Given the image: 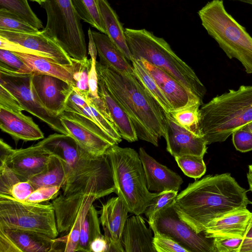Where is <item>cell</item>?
<instances>
[{
  "mask_svg": "<svg viewBox=\"0 0 252 252\" xmlns=\"http://www.w3.org/2000/svg\"><path fill=\"white\" fill-rule=\"evenodd\" d=\"M51 154L35 144L26 148L14 149L5 163L22 181H28L46 167Z\"/></svg>",
  "mask_w": 252,
  "mask_h": 252,
  "instance_id": "obj_20",
  "label": "cell"
},
{
  "mask_svg": "<svg viewBox=\"0 0 252 252\" xmlns=\"http://www.w3.org/2000/svg\"><path fill=\"white\" fill-rule=\"evenodd\" d=\"M132 65L135 76L158 102L163 111L166 113L172 111L169 101L142 62L140 60L134 59L132 62Z\"/></svg>",
  "mask_w": 252,
  "mask_h": 252,
  "instance_id": "obj_31",
  "label": "cell"
},
{
  "mask_svg": "<svg viewBox=\"0 0 252 252\" xmlns=\"http://www.w3.org/2000/svg\"><path fill=\"white\" fill-rule=\"evenodd\" d=\"M148 223L153 232L167 235L189 252H217L214 238L207 237L204 231H195L180 218L173 204L158 212Z\"/></svg>",
  "mask_w": 252,
  "mask_h": 252,
  "instance_id": "obj_11",
  "label": "cell"
},
{
  "mask_svg": "<svg viewBox=\"0 0 252 252\" xmlns=\"http://www.w3.org/2000/svg\"><path fill=\"white\" fill-rule=\"evenodd\" d=\"M0 108L16 112H21L24 110L15 96L1 84H0Z\"/></svg>",
  "mask_w": 252,
  "mask_h": 252,
  "instance_id": "obj_43",
  "label": "cell"
},
{
  "mask_svg": "<svg viewBox=\"0 0 252 252\" xmlns=\"http://www.w3.org/2000/svg\"><path fill=\"white\" fill-rule=\"evenodd\" d=\"M202 25L230 59L252 73V37L225 10L222 0L208 2L198 12Z\"/></svg>",
  "mask_w": 252,
  "mask_h": 252,
  "instance_id": "obj_7",
  "label": "cell"
},
{
  "mask_svg": "<svg viewBox=\"0 0 252 252\" xmlns=\"http://www.w3.org/2000/svg\"><path fill=\"white\" fill-rule=\"evenodd\" d=\"M252 214L247 208L235 211L211 222L204 232L209 238H243Z\"/></svg>",
  "mask_w": 252,
  "mask_h": 252,
  "instance_id": "obj_24",
  "label": "cell"
},
{
  "mask_svg": "<svg viewBox=\"0 0 252 252\" xmlns=\"http://www.w3.org/2000/svg\"><path fill=\"white\" fill-rule=\"evenodd\" d=\"M0 8L14 13L38 29L43 27L42 22L30 6L28 0H0Z\"/></svg>",
  "mask_w": 252,
  "mask_h": 252,
  "instance_id": "obj_34",
  "label": "cell"
},
{
  "mask_svg": "<svg viewBox=\"0 0 252 252\" xmlns=\"http://www.w3.org/2000/svg\"><path fill=\"white\" fill-rule=\"evenodd\" d=\"M96 0L106 30V34L127 60L132 62L134 59L127 44L125 29L117 14L107 0Z\"/></svg>",
  "mask_w": 252,
  "mask_h": 252,
  "instance_id": "obj_28",
  "label": "cell"
},
{
  "mask_svg": "<svg viewBox=\"0 0 252 252\" xmlns=\"http://www.w3.org/2000/svg\"><path fill=\"white\" fill-rule=\"evenodd\" d=\"M21 181L5 162L0 163V195L10 196L13 187Z\"/></svg>",
  "mask_w": 252,
  "mask_h": 252,
  "instance_id": "obj_39",
  "label": "cell"
},
{
  "mask_svg": "<svg viewBox=\"0 0 252 252\" xmlns=\"http://www.w3.org/2000/svg\"><path fill=\"white\" fill-rule=\"evenodd\" d=\"M113 174L115 191L126 203L129 213L140 215L158 192L148 189L145 175L139 154L130 148L117 144L106 152Z\"/></svg>",
  "mask_w": 252,
  "mask_h": 252,
  "instance_id": "obj_6",
  "label": "cell"
},
{
  "mask_svg": "<svg viewBox=\"0 0 252 252\" xmlns=\"http://www.w3.org/2000/svg\"><path fill=\"white\" fill-rule=\"evenodd\" d=\"M243 127L252 132V122H250Z\"/></svg>",
  "mask_w": 252,
  "mask_h": 252,
  "instance_id": "obj_53",
  "label": "cell"
},
{
  "mask_svg": "<svg viewBox=\"0 0 252 252\" xmlns=\"http://www.w3.org/2000/svg\"><path fill=\"white\" fill-rule=\"evenodd\" d=\"M184 173L187 176L197 179L201 178L206 172V166L203 157L187 155L174 157Z\"/></svg>",
  "mask_w": 252,
  "mask_h": 252,
  "instance_id": "obj_36",
  "label": "cell"
},
{
  "mask_svg": "<svg viewBox=\"0 0 252 252\" xmlns=\"http://www.w3.org/2000/svg\"><path fill=\"white\" fill-rule=\"evenodd\" d=\"M239 252H252V214L243 237Z\"/></svg>",
  "mask_w": 252,
  "mask_h": 252,
  "instance_id": "obj_49",
  "label": "cell"
},
{
  "mask_svg": "<svg viewBox=\"0 0 252 252\" xmlns=\"http://www.w3.org/2000/svg\"><path fill=\"white\" fill-rule=\"evenodd\" d=\"M98 77L130 118L138 139L158 146L164 137L165 112L133 73H123L96 62Z\"/></svg>",
  "mask_w": 252,
  "mask_h": 252,
  "instance_id": "obj_3",
  "label": "cell"
},
{
  "mask_svg": "<svg viewBox=\"0 0 252 252\" xmlns=\"http://www.w3.org/2000/svg\"><path fill=\"white\" fill-rule=\"evenodd\" d=\"M153 244L156 252H189V251L166 235L154 232Z\"/></svg>",
  "mask_w": 252,
  "mask_h": 252,
  "instance_id": "obj_40",
  "label": "cell"
},
{
  "mask_svg": "<svg viewBox=\"0 0 252 252\" xmlns=\"http://www.w3.org/2000/svg\"><path fill=\"white\" fill-rule=\"evenodd\" d=\"M66 179V170L64 163L59 157L52 154L46 168L28 181L36 189L52 186H60L62 188Z\"/></svg>",
  "mask_w": 252,
  "mask_h": 252,
  "instance_id": "obj_29",
  "label": "cell"
},
{
  "mask_svg": "<svg viewBox=\"0 0 252 252\" xmlns=\"http://www.w3.org/2000/svg\"><path fill=\"white\" fill-rule=\"evenodd\" d=\"M165 115L166 151L174 157L187 155L204 157L207 149L204 138L180 126L169 113L165 112Z\"/></svg>",
  "mask_w": 252,
  "mask_h": 252,
  "instance_id": "obj_16",
  "label": "cell"
},
{
  "mask_svg": "<svg viewBox=\"0 0 252 252\" xmlns=\"http://www.w3.org/2000/svg\"><path fill=\"white\" fill-rule=\"evenodd\" d=\"M45 147L64 164L66 179L62 195L91 193L98 199L115 192L112 169L105 154L94 156L69 135L60 133L52 134Z\"/></svg>",
  "mask_w": 252,
  "mask_h": 252,
  "instance_id": "obj_2",
  "label": "cell"
},
{
  "mask_svg": "<svg viewBox=\"0 0 252 252\" xmlns=\"http://www.w3.org/2000/svg\"><path fill=\"white\" fill-rule=\"evenodd\" d=\"M64 111L85 117L106 132L117 144L121 142L122 138L99 96L94 97L89 91H81L73 88L67 100Z\"/></svg>",
  "mask_w": 252,
  "mask_h": 252,
  "instance_id": "obj_13",
  "label": "cell"
},
{
  "mask_svg": "<svg viewBox=\"0 0 252 252\" xmlns=\"http://www.w3.org/2000/svg\"><path fill=\"white\" fill-rule=\"evenodd\" d=\"M0 66L20 73L33 72L31 68L13 52L0 49Z\"/></svg>",
  "mask_w": 252,
  "mask_h": 252,
  "instance_id": "obj_38",
  "label": "cell"
},
{
  "mask_svg": "<svg viewBox=\"0 0 252 252\" xmlns=\"http://www.w3.org/2000/svg\"><path fill=\"white\" fill-rule=\"evenodd\" d=\"M251 204H252V202H251Z\"/></svg>",
  "mask_w": 252,
  "mask_h": 252,
  "instance_id": "obj_56",
  "label": "cell"
},
{
  "mask_svg": "<svg viewBox=\"0 0 252 252\" xmlns=\"http://www.w3.org/2000/svg\"><path fill=\"white\" fill-rule=\"evenodd\" d=\"M91 69L88 75L89 92L94 97H98V76L96 69V60H92Z\"/></svg>",
  "mask_w": 252,
  "mask_h": 252,
  "instance_id": "obj_48",
  "label": "cell"
},
{
  "mask_svg": "<svg viewBox=\"0 0 252 252\" xmlns=\"http://www.w3.org/2000/svg\"><path fill=\"white\" fill-rule=\"evenodd\" d=\"M33 72L20 73L0 66V84L17 99L25 111L36 117L58 133L67 135L59 116L47 110L38 98L32 83Z\"/></svg>",
  "mask_w": 252,
  "mask_h": 252,
  "instance_id": "obj_10",
  "label": "cell"
},
{
  "mask_svg": "<svg viewBox=\"0 0 252 252\" xmlns=\"http://www.w3.org/2000/svg\"><path fill=\"white\" fill-rule=\"evenodd\" d=\"M243 238L219 237L214 238L217 252H239Z\"/></svg>",
  "mask_w": 252,
  "mask_h": 252,
  "instance_id": "obj_44",
  "label": "cell"
},
{
  "mask_svg": "<svg viewBox=\"0 0 252 252\" xmlns=\"http://www.w3.org/2000/svg\"><path fill=\"white\" fill-rule=\"evenodd\" d=\"M0 128L16 143L19 140L35 141L43 139L44 133L32 119L22 112L0 108Z\"/></svg>",
  "mask_w": 252,
  "mask_h": 252,
  "instance_id": "obj_22",
  "label": "cell"
},
{
  "mask_svg": "<svg viewBox=\"0 0 252 252\" xmlns=\"http://www.w3.org/2000/svg\"><path fill=\"white\" fill-rule=\"evenodd\" d=\"M32 1L36 2L39 4L40 5H41L42 3L45 1V0H30Z\"/></svg>",
  "mask_w": 252,
  "mask_h": 252,
  "instance_id": "obj_55",
  "label": "cell"
},
{
  "mask_svg": "<svg viewBox=\"0 0 252 252\" xmlns=\"http://www.w3.org/2000/svg\"><path fill=\"white\" fill-rule=\"evenodd\" d=\"M13 52L28 64L33 72L46 74L59 78L68 82L73 88L75 87V75L82 67L85 61H76L73 64L65 65L40 56Z\"/></svg>",
  "mask_w": 252,
  "mask_h": 252,
  "instance_id": "obj_23",
  "label": "cell"
},
{
  "mask_svg": "<svg viewBox=\"0 0 252 252\" xmlns=\"http://www.w3.org/2000/svg\"><path fill=\"white\" fill-rule=\"evenodd\" d=\"M97 199L94 195H91L87 199L69 232L62 237L54 239L55 252H58L59 247H60L63 248V252H77L83 220L93 202Z\"/></svg>",
  "mask_w": 252,
  "mask_h": 252,
  "instance_id": "obj_30",
  "label": "cell"
},
{
  "mask_svg": "<svg viewBox=\"0 0 252 252\" xmlns=\"http://www.w3.org/2000/svg\"><path fill=\"white\" fill-rule=\"evenodd\" d=\"M0 228L34 231L52 239L59 234L52 203L21 202L2 195H0Z\"/></svg>",
  "mask_w": 252,
  "mask_h": 252,
  "instance_id": "obj_9",
  "label": "cell"
},
{
  "mask_svg": "<svg viewBox=\"0 0 252 252\" xmlns=\"http://www.w3.org/2000/svg\"><path fill=\"white\" fill-rule=\"evenodd\" d=\"M247 176L249 185V190L252 191V164L249 166V171Z\"/></svg>",
  "mask_w": 252,
  "mask_h": 252,
  "instance_id": "obj_52",
  "label": "cell"
},
{
  "mask_svg": "<svg viewBox=\"0 0 252 252\" xmlns=\"http://www.w3.org/2000/svg\"><path fill=\"white\" fill-rule=\"evenodd\" d=\"M177 195L178 191L172 190L158 192L144 211V214L148 220L152 218L159 211L173 205Z\"/></svg>",
  "mask_w": 252,
  "mask_h": 252,
  "instance_id": "obj_37",
  "label": "cell"
},
{
  "mask_svg": "<svg viewBox=\"0 0 252 252\" xmlns=\"http://www.w3.org/2000/svg\"><path fill=\"white\" fill-rule=\"evenodd\" d=\"M92 59H87L77 72L75 77V87L77 89L83 91H89L88 75L92 64Z\"/></svg>",
  "mask_w": 252,
  "mask_h": 252,
  "instance_id": "obj_46",
  "label": "cell"
},
{
  "mask_svg": "<svg viewBox=\"0 0 252 252\" xmlns=\"http://www.w3.org/2000/svg\"><path fill=\"white\" fill-rule=\"evenodd\" d=\"M251 122L252 85L229 90L199 108V131L207 144L225 141Z\"/></svg>",
  "mask_w": 252,
  "mask_h": 252,
  "instance_id": "obj_4",
  "label": "cell"
},
{
  "mask_svg": "<svg viewBox=\"0 0 252 252\" xmlns=\"http://www.w3.org/2000/svg\"><path fill=\"white\" fill-rule=\"evenodd\" d=\"M91 31L100 63L119 72L133 73L129 61L106 34Z\"/></svg>",
  "mask_w": 252,
  "mask_h": 252,
  "instance_id": "obj_27",
  "label": "cell"
},
{
  "mask_svg": "<svg viewBox=\"0 0 252 252\" xmlns=\"http://www.w3.org/2000/svg\"><path fill=\"white\" fill-rule=\"evenodd\" d=\"M0 30L25 33H37L40 31L14 13L5 8H0Z\"/></svg>",
  "mask_w": 252,
  "mask_h": 252,
  "instance_id": "obj_35",
  "label": "cell"
},
{
  "mask_svg": "<svg viewBox=\"0 0 252 252\" xmlns=\"http://www.w3.org/2000/svg\"><path fill=\"white\" fill-rule=\"evenodd\" d=\"M251 203L247 190L226 173L189 184L177 195L173 206L180 218L200 233L212 221Z\"/></svg>",
  "mask_w": 252,
  "mask_h": 252,
  "instance_id": "obj_1",
  "label": "cell"
},
{
  "mask_svg": "<svg viewBox=\"0 0 252 252\" xmlns=\"http://www.w3.org/2000/svg\"><path fill=\"white\" fill-rule=\"evenodd\" d=\"M13 149L10 146L5 142L2 139L0 140V163L5 162L7 158L13 152Z\"/></svg>",
  "mask_w": 252,
  "mask_h": 252,
  "instance_id": "obj_50",
  "label": "cell"
},
{
  "mask_svg": "<svg viewBox=\"0 0 252 252\" xmlns=\"http://www.w3.org/2000/svg\"><path fill=\"white\" fill-rule=\"evenodd\" d=\"M146 180L150 191L160 192L166 190L178 191L184 181L178 174L150 156L142 147L139 149Z\"/></svg>",
  "mask_w": 252,
  "mask_h": 252,
  "instance_id": "obj_21",
  "label": "cell"
},
{
  "mask_svg": "<svg viewBox=\"0 0 252 252\" xmlns=\"http://www.w3.org/2000/svg\"><path fill=\"white\" fill-rule=\"evenodd\" d=\"M91 31L89 28L88 32L89 37L88 52L91 56V59L96 60L97 52Z\"/></svg>",
  "mask_w": 252,
  "mask_h": 252,
  "instance_id": "obj_51",
  "label": "cell"
},
{
  "mask_svg": "<svg viewBox=\"0 0 252 252\" xmlns=\"http://www.w3.org/2000/svg\"><path fill=\"white\" fill-rule=\"evenodd\" d=\"M35 189L30 181H21L13 187L10 196L18 201L25 202Z\"/></svg>",
  "mask_w": 252,
  "mask_h": 252,
  "instance_id": "obj_45",
  "label": "cell"
},
{
  "mask_svg": "<svg viewBox=\"0 0 252 252\" xmlns=\"http://www.w3.org/2000/svg\"><path fill=\"white\" fill-rule=\"evenodd\" d=\"M59 116L67 135L94 156L104 155L111 146L117 144L106 132L84 116L66 111Z\"/></svg>",
  "mask_w": 252,
  "mask_h": 252,
  "instance_id": "obj_12",
  "label": "cell"
},
{
  "mask_svg": "<svg viewBox=\"0 0 252 252\" xmlns=\"http://www.w3.org/2000/svg\"><path fill=\"white\" fill-rule=\"evenodd\" d=\"M61 189L60 186L38 188L30 195L26 202L41 203L53 200L59 195Z\"/></svg>",
  "mask_w": 252,
  "mask_h": 252,
  "instance_id": "obj_41",
  "label": "cell"
},
{
  "mask_svg": "<svg viewBox=\"0 0 252 252\" xmlns=\"http://www.w3.org/2000/svg\"><path fill=\"white\" fill-rule=\"evenodd\" d=\"M139 60L164 94L171 105L172 111L193 105L202 104V100L170 74L143 59Z\"/></svg>",
  "mask_w": 252,
  "mask_h": 252,
  "instance_id": "obj_19",
  "label": "cell"
},
{
  "mask_svg": "<svg viewBox=\"0 0 252 252\" xmlns=\"http://www.w3.org/2000/svg\"><path fill=\"white\" fill-rule=\"evenodd\" d=\"M134 60L143 59L173 77L201 100L206 89L193 70L172 50L161 37L146 29H125Z\"/></svg>",
  "mask_w": 252,
  "mask_h": 252,
  "instance_id": "obj_5",
  "label": "cell"
},
{
  "mask_svg": "<svg viewBox=\"0 0 252 252\" xmlns=\"http://www.w3.org/2000/svg\"><path fill=\"white\" fill-rule=\"evenodd\" d=\"M77 252H90V220L88 213L82 223Z\"/></svg>",
  "mask_w": 252,
  "mask_h": 252,
  "instance_id": "obj_47",
  "label": "cell"
},
{
  "mask_svg": "<svg viewBox=\"0 0 252 252\" xmlns=\"http://www.w3.org/2000/svg\"><path fill=\"white\" fill-rule=\"evenodd\" d=\"M0 36L25 48L27 54L46 57L62 64H72L71 58L54 39L42 31L37 33L18 32L0 30Z\"/></svg>",
  "mask_w": 252,
  "mask_h": 252,
  "instance_id": "obj_14",
  "label": "cell"
},
{
  "mask_svg": "<svg viewBox=\"0 0 252 252\" xmlns=\"http://www.w3.org/2000/svg\"><path fill=\"white\" fill-rule=\"evenodd\" d=\"M129 210L119 196L110 198L102 205L99 220L110 247V252H124L122 244Z\"/></svg>",
  "mask_w": 252,
  "mask_h": 252,
  "instance_id": "obj_17",
  "label": "cell"
},
{
  "mask_svg": "<svg viewBox=\"0 0 252 252\" xmlns=\"http://www.w3.org/2000/svg\"><path fill=\"white\" fill-rule=\"evenodd\" d=\"M233 144L239 151L247 152L252 150V132L242 127L232 134Z\"/></svg>",
  "mask_w": 252,
  "mask_h": 252,
  "instance_id": "obj_42",
  "label": "cell"
},
{
  "mask_svg": "<svg viewBox=\"0 0 252 252\" xmlns=\"http://www.w3.org/2000/svg\"><path fill=\"white\" fill-rule=\"evenodd\" d=\"M54 239L34 231L0 228V252H54Z\"/></svg>",
  "mask_w": 252,
  "mask_h": 252,
  "instance_id": "obj_18",
  "label": "cell"
},
{
  "mask_svg": "<svg viewBox=\"0 0 252 252\" xmlns=\"http://www.w3.org/2000/svg\"><path fill=\"white\" fill-rule=\"evenodd\" d=\"M235 0L240 1L243 2H245V3L252 5V0Z\"/></svg>",
  "mask_w": 252,
  "mask_h": 252,
  "instance_id": "obj_54",
  "label": "cell"
},
{
  "mask_svg": "<svg viewBox=\"0 0 252 252\" xmlns=\"http://www.w3.org/2000/svg\"><path fill=\"white\" fill-rule=\"evenodd\" d=\"M98 94L104 102L122 138L129 142L137 141L138 138L130 118L98 77Z\"/></svg>",
  "mask_w": 252,
  "mask_h": 252,
  "instance_id": "obj_26",
  "label": "cell"
},
{
  "mask_svg": "<svg viewBox=\"0 0 252 252\" xmlns=\"http://www.w3.org/2000/svg\"><path fill=\"white\" fill-rule=\"evenodd\" d=\"M201 105H193L168 113L180 126L197 135L201 136L199 128Z\"/></svg>",
  "mask_w": 252,
  "mask_h": 252,
  "instance_id": "obj_33",
  "label": "cell"
},
{
  "mask_svg": "<svg viewBox=\"0 0 252 252\" xmlns=\"http://www.w3.org/2000/svg\"><path fill=\"white\" fill-rule=\"evenodd\" d=\"M32 83L40 101L49 112L59 116L65 110L73 87L59 78L33 72Z\"/></svg>",
  "mask_w": 252,
  "mask_h": 252,
  "instance_id": "obj_15",
  "label": "cell"
},
{
  "mask_svg": "<svg viewBox=\"0 0 252 252\" xmlns=\"http://www.w3.org/2000/svg\"><path fill=\"white\" fill-rule=\"evenodd\" d=\"M71 1L81 20L99 32L106 34L96 0H71Z\"/></svg>",
  "mask_w": 252,
  "mask_h": 252,
  "instance_id": "obj_32",
  "label": "cell"
},
{
  "mask_svg": "<svg viewBox=\"0 0 252 252\" xmlns=\"http://www.w3.org/2000/svg\"><path fill=\"white\" fill-rule=\"evenodd\" d=\"M41 5L47 15L42 32L56 41L71 58L87 60L85 34L71 0H45Z\"/></svg>",
  "mask_w": 252,
  "mask_h": 252,
  "instance_id": "obj_8",
  "label": "cell"
},
{
  "mask_svg": "<svg viewBox=\"0 0 252 252\" xmlns=\"http://www.w3.org/2000/svg\"><path fill=\"white\" fill-rule=\"evenodd\" d=\"M151 228H148L140 215L127 218L122 244L125 252H156Z\"/></svg>",
  "mask_w": 252,
  "mask_h": 252,
  "instance_id": "obj_25",
  "label": "cell"
}]
</instances>
